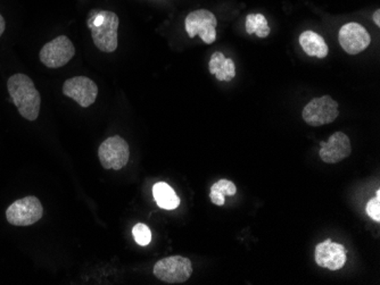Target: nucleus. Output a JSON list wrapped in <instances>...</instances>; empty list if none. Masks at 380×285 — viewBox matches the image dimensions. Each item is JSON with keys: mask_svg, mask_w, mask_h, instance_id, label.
Segmentation results:
<instances>
[{"mask_svg": "<svg viewBox=\"0 0 380 285\" xmlns=\"http://www.w3.org/2000/svg\"><path fill=\"white\" fill-rule=\"evenodd\" d=\"M211 190L219 192V194L226 196H235L237 194V188L235 183L231 182L229 179H220L218 182L213 184Z\"/></svg>", "mask_w": 380, "mask_h": 285, "instance_id": "obj_18", "label": "nucleus"}, {"mask_svg": "<svg viewBox=\"0 0 380 285\" xmlns=\"http://www.w3.org/2000/svg\"><path fill=\"white\" fill-rule=\"evenodd\" d=\"M5 27H6V23H5V20H4L3 16L0 14V37L3 36Z\"/></svg>", "mask_w": 380, "mask_h": 285, "instance_id": "obj_23", "label": "nucleus"}, {"mask_svg": "<svg viewBox=\"0 0 380 285\" xmlns=\"http://www.w3.org/2000/svg\"><path fill=\"white\" fill-rule=\"evenodd\" d=\"M367 214L369 217L372 218V221L380 222V190H377L376 197L369 200V203H367L366 208Z\"/></svg>", "mask_w": 380, "mask_h": 285, "instance_id": "obj_19", "label": "nucleus"}, {"mask_svg": "<svg viewBox=\"0 0 380 285\" xmlns=\"http://www.w3.org/2000/svg\"><path fill=\"white\" fill-rule=\"evenodd\" d=\"M270 27H269L268 20H266V16L262 14H255V18H254L253 24V32L257 34L259 38L263 39L266 38V37L270 34Z\"/></svg>", "mask_w": 380, "mask_h": 285, "instance_id": "obj_17", "label": "nucleus"}, {"mask_svg": "<svg viewBox=\"0 0 380 285\" xmlns=\"http://www.w3.org/2000/svg\"><path fill=\"white\" fill-rule=\"evenodd\" d=\"M103 22L99 25L90 27L92 40L103 53H113L118 48L120 20L118 15L109 11H103Z\"/></svg>", "mask_w": 380, "mask_h": 285, "instance_id": "obj_7", "label": "nucleus"}, {"mask_svg": "<svg viewBox=\"0 0 380 285\" xmlns=\"http://www.w3.org/2000/svg\"><path fill=\"white\" fill-rule=\"evenodd\" d=\"M75 55V48L68 37L61 36L44 44L40 50V61L49 68H62Z\"/></svg>", "mask_w": 380, "mask_h": 285, "instance_id": "obj_8", "label": "nucleus"}, {"mask_svg": "<svg viewBox=\"0 0 380 285\" xmlns=\"http://www.w3.org/2000/svg\"><path fill=\"white\" fill-rule=\"evenodd\" d=\"M63 94L77 101L80 106L87 108L96 101L98 87L89 77H74L65 81Z\"/></svg>", "mask_w": 380, "mask_h": 285, "instance_id": "obj_10", "label": "nucleus"}, {"mask_svg": "<svg viewBox=\"0 0 380 285\" xmlns=\"http://www.w3.org/2000/svg\"><path fill=\"white\" fill-rule=\"evenodd\" d=\"M338 42L346 53L357 55L369 47L372 38L367 29L361 24L350 22L339 30Z\"/></svg>", "mask_w": 380, "mask_h": 285, "instance_id": "obj_9", "label": "nucleus"}, {"mask_svg": "<svg viewBox=\"0 0 380 285\" xmlns=\"http://www.w3.org/2000/svg\"><path fill=\"white\" fill-rule=\"evenodd\" d=\"M153 194L159 208L173 210L180 205V198L168 183L159 182L153 186Z\"/></svg>", "mask_w": 380, "mask_h": 285, "instance_id": "obj_15", "label": "nucleus"}, {"mask_svg": "<svg viewBox=\"0 0 380 285\" xmlns=\"http://www.w3.org/2000/svg\"><path fill=\"white\" fill-rule=\"evenodd\" d=\"M348 250L344 246L339 243H333L330 239H327L322 243H319L316 247L317 264L322 268H328L330 271H338L344 267L348 260Z\"/></svg>", "mask_w": 380, "mask_h": 285, "instance_id": "obj_11", "label": "nucleus"}, {"mask_svg": "<svg viewBox=\"0 0 380 285\" xmlns=\"http://www.w3.org/2000/svg\"><path fill=\"white\" fill-rule=\"evenodd\" d=\"M98 157L104 168L118 171L129 162L128 142L121 137H111L101 144L98 149Z\"/></svg>", "mask_w": 380, "mask_h": 285, "instance_id": "obj_5", "label": "nucleus"}, {"mask_svg": "<svg viewBox=\"0 0 380 285\" xmlns=\"http://www.w3.org/2000/svg\"><path fill=\"white\" fill-rule=\"evenodd\" d=\"M209 197H211L212 203L216 205V206H223L224 203H226V197H224L223 194L213 191V190H211V192H209Z\"/></svg>", "mask_w": 380, "mask_h": 285, "instance_id": "obj_20", "label": "nucleus"}, {"mask_svg": "<svg viewBox=\"0 0 380 285\" xmlns=\"http://www.w3.org/2000/svg\"><path fill=\"white\" fill-rule=\"evenodd\" d=\"M254 18H255V14H248L246 16V22H245V27H246V32L248 34H254L253 32V24Z\"/></svg>", "mask_w": 380, "mask_h": 285, "instance_id": "obj_21", "label": "nucleus"}, {"mask_svg": "<svg viewBox=\"0 0 380 285\" xmlns=\"http://www.w3.org/2000/svg\"><path fill=\"white\" fill-rule=\"evenodd\" d=\"M44 215L40 200L33 196L18 199L7 208L6 218L15 227H29L42 220Z\"/></svg>", "mask_w": 380, "mask_h": 285, "instance_id": "obj_3", "label": "nucleus"}, {"mask_svg": "<svg viewBox=\"0 0 380 285\" xmlns=\"http://www.w3.org/2000/svg\"><path fill=\"white\" fill-rule=\"evenodd\" d=\"M338 103L330 96H322L311 100L304 107L303 120L309 127H319L333 123L338 118Z\"/></svg>", "mask_w": 380, "mask_h": 285, "instance_id": "obj_2", "label": "nucleus"}, {"mask_svg": "<svg viewBox=\"0 0 380 285\" xmlns=\"http://www.w3.org/2000/svg\"><path fill=\"white\" fill-rule=\"evenodd\" d=\"M185 25L189 38L200 36L207 44H213L216 40L218 20L216 15L207 9H197L190 13L186 18Z\"/></svg>", "mask_w": 380, "mask_h": 285, "instance_id": "obj_6", "label": "nucleus"}, {"mask_svg": "<svg viewBox=\"0 0 380 285\" xmlns=\"http://www.w3.org/2000/svg\"><path fill=\"white\" fill-rule=\"evenodd\" d=\"M319 156L327 164H337L351 155V141L345 133L336 132L330 136L327 142H320Z\"/></svg>", "mask_w": 380, "mask_h": 285, "instance_id": "obj_12", "label": "nucleus"}, {"mask_svg": "<svg viewBox=\"0 0 380 285\" xmlns=\"http://www.w3.org/2000/svg\"><path fill=\"white\" fill-rule=\"evenodd\" d=\"M154 274L157 279L170 284L186 282L192 277V262L183 256L163 258L154 266Z\"/></svg>", "mask_w": 380, "mask_h": 285, "instance_id": "obj_4", "label": "nucleus"}, {"mask_svg": "<svg viewBox=\"0 0 380 285\" xmlns=\"http://www.w3.org/2000/svg\"><path fill=\"white\" fill-rule=\"evenodd\" d=\"M133 236L135 238V241L142 246V247H146L152 241V232L149 227L147 225H145L142 223H138L133 227Z\"/></svg>", "mask_w": 380, "mask_h": 285, "instance_id": "obj_16", "label": "nucleus"}, {"mask_svg": "<svg viewBox=\"0 0 380 285\" xmlns=\"http://www.w3.org/2000/svg\"><path fill=\"white\" fill-rule=\"evenodd\" d=\"M209 73L213 74L219 81L230 82L236 77V66L233 59L227 58L220 51L213 53L209 63Z\"/></svg>", "mask_w": 380, "mask_h": 285, "instance_id": "obj_13", "label": "nucleus"}, {"mask_svg": "<svg viewBox=\"0 0 380 285\" xmlns=\"http://www.w3.org/2000/svg\"><path fill=\"white\" fill-rule=\"evenodd\" d=\"M300 44L307 56L324 58L329 53V47L320 34L307 30L300 36Z\"/></svg>", "mask_w": 380, "mask_h": 285, "instance_id": "obj_14", "label": "nucleus"}, {"mask_svg": "<svg viewBox=\"0 0 380 285\" xmlns=\"http://www.w3.org/2000/svg\"><path fill=\"white\" fill-rule=\"evenodd\" d=\"M9 96L18 113L27 121H35L39 116L42 98L32 80L25 74H14L7 82Z\"/></svg>", "mask_w": 380, "mask_h": 285, "instance_id": "obj_1", "label": "nucleus"}, {"mask_svg": "<svg viewBox=\"0 0 380 285\" xmlns=\"http://www.w3.org/2000/svg\"><path fill=\"white\" fill-rule=\"evenodd\" d=\"M372 20H374V24H376L377 27H380V9H377V11L374 13V15H372Z\"/></svg>", "mask_w": 380, "mask_h": 285, "instance_id": "obj_22", "label": "nucleus"}]
</instances>
